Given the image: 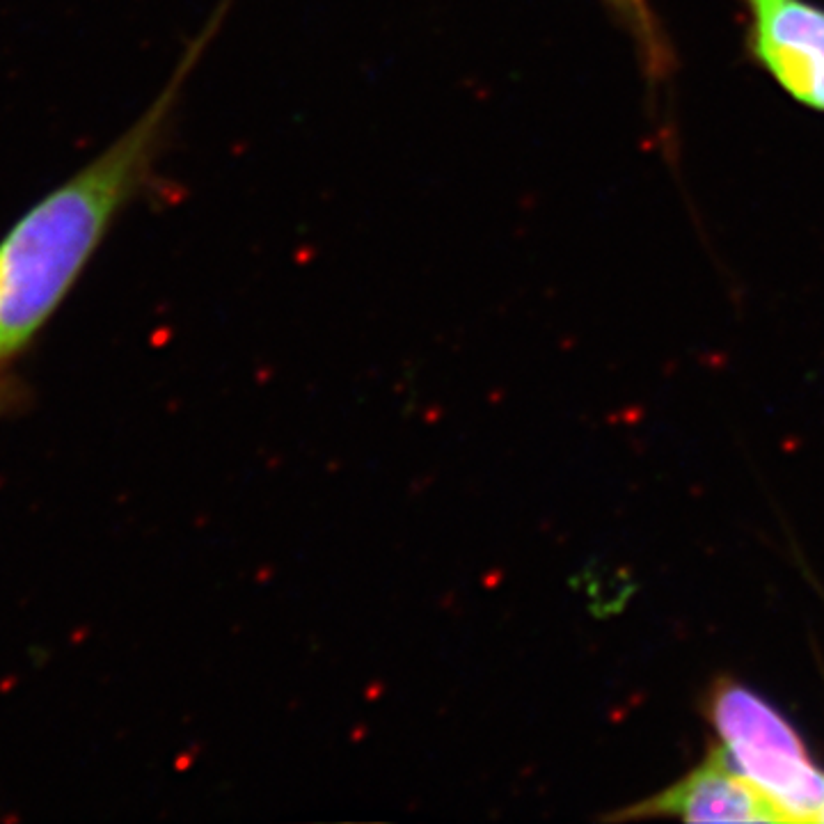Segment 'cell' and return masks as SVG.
I'll return each mask as SVG.
<instances>
[{
  "label": "cell",
  "instance_id": "cell-1",
  "mask_svg": "<svg viewBox=\"0 0 824 824\" xmlns=\"http://www.w3.org/2000/svg\"><path fill=\"white\" fill-rule=\"evenodd\" d=\"M206 37L195 44L138 124L71 181L44 197L0 243V359L17 353L42 328L92 257L110 220L145 181L177 92L204 51Z\"/></svg>",
  "mask_w": 824,
  "mask_h": 824
},
{
  "label": "cell",
  "instance_id": "cell-2",
  "mask_svg": "<svg viewBox=\"0 0 824 824\" xmlns=\"http://www.w3.org/2000/svg\"><path fill=\"white\" fill-rule=\"evenodd\" d=\"M746 48L785 94L824 112V7L811 0H740Z\"/></svg>",
  "mask_w": 824,
  "mask_h": 824
},
{
  "label": "cell",
  "instance_id": "cell-3",
  "mask_svg": "<svg viewBox=\"0 0 824 824\" xmlns=\"http://www.w3.org/2000/svg\"><path fill=\"white\" fill-rule=\"evenodd\" d=\"M678 818L687 822H783L776 806L728 765L722 744L664 792L620 808L607 820Z\"/></svg>",
  "mask_w": 824,
  "mask_h": 824
},
{
  "label": "cell",
  "instance_id": "cell-4",
  "mask_svg": "<svg viewBox=\"0 0 824 824\" xmlns=\"http://www.w3.org/2000/svg\"><path fill=\"white\" fill-rule=\"evenodd\" d=\"M728 765L765 795L783 822H822L824 771L808 755L724 744Z\"/></svg>",
  "mask_w": 824,
  "mask_h": 824
},
{
  "label": "cell",
  "instance_id": "cell-5",
  "mask_svg": "<svg viewBox=\"0 0 824 824\" xmlns=\"http://www.w3.org/2000/svg\"><path fill=\"white\" fill-rule=\"evenodd\" d=\"M706 713L724 744L808 755L804 740L788 719L755 692L733 680H719L713 687Z\"/></svg>",
  "mask_w": 824,
  "mask_h": 824
},
{
  "label": "cell",
  "instance_id": "cell-6",
  "mask_svg": "<svg viewBox=\"0 0 824 824\" xmlns=\"http://www.w3.org/2000/svg\"><path fill=\"white\" fill-rule=\"evenodd\" d=\"M602 3L609 7L613 17L620 21V26L634 39L641 53L646 76L662 78L671 64V55L662 28H659L653 7H650V0H602Z\"/></svg>",
  "mask_w": 824,
  "mask_h": 824
},
{
  "label": "cell",
  "instance_id": "cell-7",
  "mask_svg": "<svg viewBox=\"0 0 824 824\" xmlns=\"http://www.w3.org/2000/svg\"><path fill=\"white\" fill-rule=\"evenodd\" d=\"M822 822H824V815H822Z\"/></svg>",
  "mask_w": 824,
  "mask_h": 824
}]
</instances>
